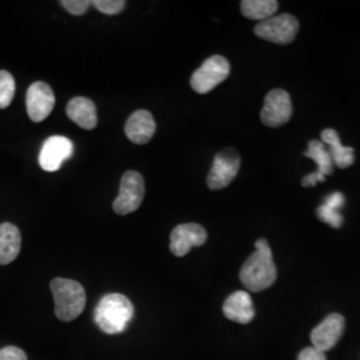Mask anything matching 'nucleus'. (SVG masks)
<instances>
[{"label":"nucleus","mask_w":360,"mask_h":360,"mask_svg":"<svg viewBox=\"0 0 360 360\" xmlns=\"http://www.w3.org/2000/svg\"><path fill=\"white\" fill-rule=\"evenodd\" d=\"M223 314L232 322L247 324L255 316L252 297L245 291H236L229 296L223 304Z\"/></svg>","instance_id":"14"},{"label":"nucleus","mask_w":360,"mask_h":360,"mask_svg":"<svg viewBox=\"0 0 360 360\" xmlns=\"http://www.w3.org/2000/svg\"><path fill=\"white\" fill-rule=\"evenodd\" d=\"M67 116L80 129H94L98 124V111L95 103L84 96H77L71 99L67 108Z\"/></svg>","instance_id":"15"},{"label":"nucleus","mask_w":360,"mask_h":360,"mask_svg":"<svg viewBox=\"0 0 360 360\" xmlns=\"http://www.w3.org/2000/svg\"><path fill=\"white\" fill-rule=\"evenodd\" d=\"M297 360H327V358H326V352L319 351L315 347H307L299 354Z\"/></svg>","instance_id":"25"},{"label":"nucleus","mask_w":360,"mask_h":360,"mask_svg":"<svg viewBox=\"0 0 360 360\" xmlns=\"http://www.w3.org/2000/svg\"><path fill=\"white\" fill-rule=\"evenodd\" d=\"M324 180H326L324 176L319 175L318 172H314V174H309L307 176H304L302 180V184H303V187H314V186H316L318 183L324 181Z\"/></svg>","instance_id":"26"},{"label":"nucleus","mask_w":360,"mask_h":360,"mask_svg":"<svg viewBox=\"0 0 360 360\" xmlns=\"http://www.w3.org/2000/svg\"><path fill=\"white\" fill-rule=\"evenodd\" d=\"M0 360H27V354L22 348L7 346L0 349Z\"/></svg>","instance_id":"24"},{"label":"nucleus","mask_w":360,"mask_h":360,"mask_svg":"<svg viewBox=\"0 0 360 360\" xmlns=\"http://www.w3.org/2000/svg\"><path fill=\"white\" fill-rule=\"evenodd\" d=\"M60 6L65 8V11L75 15V16H80L89 10L91 6V1L89 0H62Z\"/></svg>","instance_id":"23"},{"label":"nucleus","mask_w":360,"mask_h":360,"mask_svg":"<svg viewBox=\"0 0 360 360\" xmlns=\"http://www.w3.org/2000/svg\"><path fill=\"white\" fill-rule=\"evenodd\" d=\"M72 151L74 144L68 138L62 135H55L43 143L39 155V165L44 171L55 172L60 169L65 160L71 158Z\"/></svg>","instance_id":"11"},{"label":"nucleus","mask_w":360,"mask_h":360,"mask_svg":"<svg viewBox=\"0 0 360 360\" xmlns=\"http://www.w3.org/2000/svg\"><path fill=\"white\" fill-rule=\"evenodd\" d=\"M124 0H94L91 1V6H94L98 11L105 15H117L122 13L126 7Z\"/></svg>","instance_id":"22"},{"label":"nucleus","mask_w":360,"mask_h":360,"mask_svg":"<svg viewBox=\"0 0 360 360\" xmlns=\"http://www.w3.org/2000/svg\"><path fill=\"white\" fill-rule=\"evenodd\" d=\"M146 187L144 178L138 171H127L120 179L119 195L114 202V210L119 215H129L135 212L144 199Z\"/></svg>","instance_id":"5"},{"label":"nucleus","mask_w":360,"mask_h":360,"mask_svg":"<svg viewBox=\"0 0 360 360\" xmlns=\"http://www.w3.org/2000/svg\"><path fill=\"white\" fill-rule=\"evenodd\" d=\"M240 155L233 148H226L215 155L212 167L207 176V186L211 190H223L236 178L240 169Z\"/></svg>","instance_id":"7"},{"label":"nucleus","mask_w":360,"mask_h":360,"mask_svg":"<svg viewBox=\"0 0 360 360\" xmlns=\"http://www.w3.org/2000/svg\"><path fill=\"white\" fill-rule=\"evenodd\" d=\"M239 278L245 288L252 292L263 291L275 283L276 266L266 239H259L255 243V251L245 260Z\"/></svg>","instance_id":"1"},{"label":"nucleus","mask_w":360,"mask_h":360,"mask_svg":"<svg viewBox=\"0 0 360 360\" xmlns=\"http://www.w3.org/2000/svg\"><path fill=\"white\" fill-rule=\"evenodd\" d=\"M231 72L229 60L220 55L206 59L191 77V87L198 94H208L223 83Z\"/></svg>","instance_id":"4"},{"label":"nucleus","mask_w":360,"mask_h":360,"mask_svg":"<svg viewBox=\"0 0 360 360\" xmlns=\"http://www.w3.org/2000/svg\"><path fill=\"white\" fill-rule=\"evenodd\" d=\"M278 1L275 0H243L240 10L247 19L257 20L259 23L267 20L278 11Z\"/></svg>","instance_id":"19"},{"label":"nucleus","mask_w":360,"mask_h":360,"mask_svg":"<svg viewBox=\"0 0 360 360\" xmlns=\"http://www.w3.org/2000/svg\"><path fill=\"white\" fill-rule=\"evenodd\" d=\"M322 142L328 146V154L331 156L334 166L339 168H347L354 165L355 150L352 147H346L340 142L339 134L333 129H324L322 132Z\"/></svg>","instance_id":"17"},{"label":"nucleus","mask_w":360,"mask_h":360,"mask_svg":"<svg viewBox=\"0 0 360 360\" xmlns=\"http://www.w3.org/2000/svg\"><path fill=\"white\" fill-rule=\"evenodd\" d=\"M169 250L175 257L187 255L193 247L206 243L207 231L198 223H184L176 226L171 232Z\"/></svg>","instance_id":"10"},{"label":"nucleus","mask_w":360,"mask_h":360,"mask_svg":"<svg viewBox=\"0 0 360 360\" xmlns=\"http://www.w3.org/2000/svg\"><path fill=\"white\" fill-rule=\"evenodd\" d=\"M22 247V235L13 223L0 224V264L13 263L18 257Z\"/></svg>","instance_id":"16"},{"label":"nucleus","mask_w":360,"mask_h":360,"mask_svg":"<svg viewBox=\"0 0 360 360\" xmlns=\"http://www.w3.org/2000/svg\"><path fill=\"white\" fill-rule=\"evenodd\" d=\"M299 31V22L290 13L271 16L267 20L257 23L254 32L257 38L275 44H288L296 38Z\"/></svg>","instance_id":"6"},{"label":"nucleus","mask_w":360,"mask_h":360,"mask_svg":"<svg viewBox=\"0 0 360 360\" xmlns=\"http://www.w3.org/2000/svg\"><path fill=\"white\" fill-rule=\"evenodd\" d=\"M156 131L154 116L147 110H138L127 119L124 132L134 144H146L150 142Z\"/></svg>","instance_id":"13"},{"label":"nucleus","mask_w":360,"mask_h":360,"mask_svg":"<svg viewBox=\"0 0 360 360\" xmlns=\"http://www.w3.org/2000/svg\"><path fill=\"white\" fill-rule=\"evenodd\" d=\"M291 115L292 103L288 92L281 89L270 91L260 112L262 122L269 127H281L291 119Z\"/></svg>","instance_id":"8"},{"label":"nucleus","mask_w":360,"mask_h":360,"mask_svg":"<svg viewBox=\"0 0 360 360\" xmlns=\"http://www.w3.org/2000/svg\"><path fill=\"white\" fill-rule=\"evenodd\" d=\"M306 158L312 159L316 163V172L322 176L331 175L334 171V162L331 159V156L328 154L324 143L321 141H311L307 147V151L304 153Z\"/></svg>","instance_id":"20"},{"label":"nucleus","mask_w":360,"mask_h":360,"mask_svg":"<svg viewBox=\"0 0 360 360\" xmlns=\"http://www.w3.org/2000/svg\"><path fill=\"white\" fill-rule=\"evenodd\" d=\"M345 195L339 191L328 195L322 206L316 210V215L324 223L330 224L334 229H340L343 224V217L340 208L345 206Z\"/></svg>","instance_id":"18"},{"label":"nucleus","mask_w":360,"mask_h":360,"mask_svg":"<svg viewBox=\"0 0 360 360\" xmlns=\"http://www.w3.org/2000/svg\"><path fill=\"white\" fill-rule=\"evenodd\" d=\"M345 318L340 314L328 315L321 324H318L311 333L312 347L319 351H328L334 348L345 331Z\"/></svg>","instance_id":"12"},{"label":"nucleus","mask_w":360,"mask_h":360,"mask_svg":"<svg viewBox=\"0 0 360 360\" xmlns=\"http://www.w3.org/2000/svg\"><path fill=\"white\" fill-rule=\"evenodd\" d=\"M26 105L32 122L40 123L46 120L55 107V94L51 86L44 82L32 83L27 90Z\"/></svg>","instance_id":"9"},{"label":"nucleus","mask_w":360,"mask_h":360,"mask_svg":"<svg viewBox=\"0 0 360 360\" xmlns=\"http://www.w3.org/2000/svg\"><path fill=\"white\" fill-rule=\"evenodd\" d=\"M15 79L8 71H0V110L7 108L15 96Z\"/></svg>","instance_id":"21"},{"label":"nucleus","mask_w":360,"mask_h":360,"mask_svg":"<svg viewBox=\"0 0 360 360\" xmlns=\"http://www.w3.org/2000/svg\"><path fill=\"white\" fill-rule=\"evenodd\" d=\"M52 295L55 300V315L63 322L75 321L86 307L84 287L77 281L56 278L52 281Z\"/></svg>","instance_id":"3"},{"label":"nucleus","mask_w":360,"mask_h":360,"mask_svg":"<svg viewBox=\"0 0 360 360\" xmlns=\"http://www.w3.org/2000/svg\"><path fill=\"white\" fill-rule=\"evenodd\" d=\"M134 318V306L129 297L122 294L104 295L94 314L96 326L104 334H122Z\"/></svg>","instance_id":"2"}]
</instances>
